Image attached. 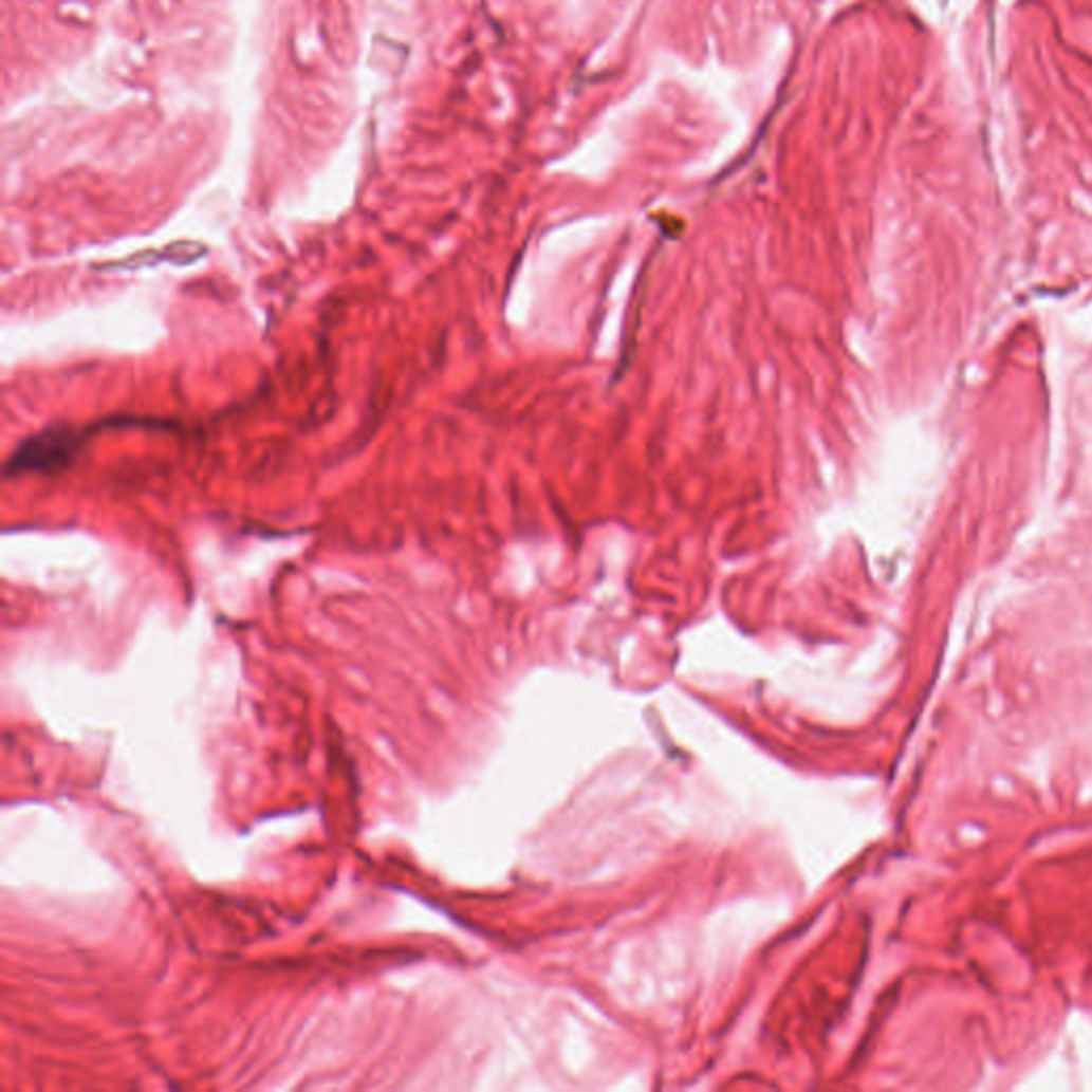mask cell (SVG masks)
I'll list each match as a JSON object with an SVG mask.
<instances>
[{"mask_svg": "<svg viewBox=\"0 0 1092 1092\" xmlns=\"http://www.w3.org/2000/svg\"><path fill=\"white\" fill-rule=\"evenodd\" d=\"M86 429L73 425H50L26 438L7 461V476L56 474L71 465L86 442Z\"/></svg>", "mask_w": 1092, "mask_h": 1092, "instance_id": "cell-1", "label": "cell"}, {"mask_svg": "<svg viewBox=\"0 0 1092 1092\" xmlns=\"http://www.w3.org/2000/svg\"><path fill=\"white\" fill-rule=\"evenodd\" d=\"M207 253L205 246L201 244H195V241H178V244L173 246H167L163 253H154V251H148V253H142V255H135L127 261H119L115 265H105V270L109 267H115V270H142V267H150L159 261H169V263H175V265H188L192 261H197L199 257H203Z\"/></svg>", "mask_w": 1092, "mask_h": 1092, "instance_id": "cell-2", "label": "cell"}]
</instances>
